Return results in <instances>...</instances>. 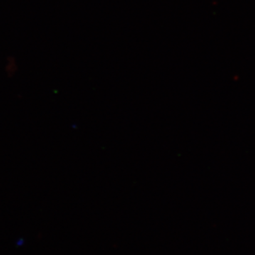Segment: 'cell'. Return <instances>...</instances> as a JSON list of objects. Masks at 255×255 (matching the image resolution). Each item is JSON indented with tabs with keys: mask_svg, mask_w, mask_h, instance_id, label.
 <instances>
[]
</instances>
